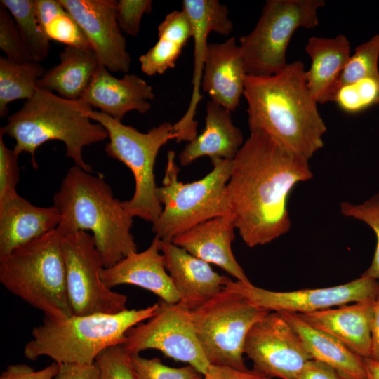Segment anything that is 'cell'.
<instances>
[{
	"label": "cell",
	"mask_w": 379,
	"mask_h": 379,
	"mask_svg": "<svg viewBox=\"0 0 379 379\" xmlns=\"http://www.w3.org/2000/svg\"><path fill=\"white\" fill-rule=\"evenodd\" d=\"M62 237L56 228L0 255L1 284L49 319L74 314L67 291Z\"/></svg>",
	"instance_id": "6"
},
{
	"label": "cell",
	"mask_w": 379,
	"mask_h": 379,
	"mask_svg": "<svg viewBox=\"0 0 379 379\" xmlns=\"http://www.w3.org/2000/svg\"><path fill=\"white\" fill-rule=\"evenodd\" d=\"M60 221L53 205L38 206L19 194L0 202V255L56 229Z\"/></svg>",
	"instance_id": "22"
},
{
	"label": "cell",
	"mask_w": 379,
	"mask_h": 379,
	"mask_svg": "<svg viewBox=\"0 0 379 379\" xmlns=\"http://www.w3.org/2000/svg\"><path fill=\"white\" fill-rule=\"evenodd\" d=\"M53 202L61 214L57 228L62 234L90 231L105 268L138 251L131 233L133 218L122 201L114 197L102 175H93L76 165L72 166L53 194Z\"/></svg>",
	"instance_id": "3"
},
{
	"label": "cell",
	"mask_w": 379,
	"mask_h": 379,
	"mask_svg": "<svg viewBox=\"0 0 379 379\" xmlns=\"http://www.w3.org/2000/svg\"><path fill=\"white\" fill-rule=\"evenodd\" d=\"M86 114L107 131L109 142L105 148L107 156L124 164L134 176L135 192L131 199L122 201L124 208L132 218L154 223L162 211L156 195L154 165L161 147L177 138L173 124L165 121L142 133L93 108Z\"/></svg>",
	"instance_id": "8"
},
{
	"label": "cell",
	"mask_w": 379,
	"mask_h": 379,
	"mask_svg": "<svg viewBox=\"0 0 379 379\" xmlns=\"http://www.w3.org/2000/svg\"><path fill=\"white\" fill-rule=\"evenodd\" d=\"M161 240L154 237L149 246L133 252L110 267L100 272L102 283L109 288L131 284L145 288L164 302H180V297L168 273L160 249Z\"/></svg>",
	"instance_id": "17"
},
{
	"label": "cell",
	"mask_w": 379,
	"mask_h": 379,
	"mask_svg": "<svg viewBox=\"0 0 379 379\" xmlns=\"http://www.w3.org/2000/svg\"><path fill=\"white\" fill-rule=\"evenodd\" d=\"M59 368L60 364L54 361L39 371L25 364H11L1 373L0 379H54Z\"/></svg>",
	"instance_id": "40"
},
{
	"label": "cell",
	"mask_w": 379,
	"mask_h": 379,
	"mask_svg": "<svg viewBox=\"0 0 379 379\" xmlns=\"http://www.w3.org/2000/svg\"><path fill=\"white\" fill-rule=\"evenodd\" d=\"M59 59V63L38 80L36 88L55 91L65 99H80L101 65L95 53L93 50L66 46Z\"/></svg>",
	"instance_id": "26"
},
{
	"label": "cell",
	"mask_w": 379,
	"mask_h": 379,
	"mask_svg": "<svg viewBox=\"0 0 379 379\" xmlns=\"http://www.w3.org/2000/svg\"><path fill=\"white\" fill-rule=\"evenodd\" d=\"M45 72L36 61L18 63L0 58V117L8 115L11 102L27 100L34 95L37 81Z\"/></svg>",
	"instance_id": "29"
},
{
	"label": "cell",
	"mask_w": 379,
	"mask_h": 379,
	"mask_svg": "<svg viewBox=\"0 0 379 379\" xmlns=\"http://www.w3.org/2000/svg\"><path fill=\"white\" fill-rule=\"evenodd\" d=\"M296 379H347L332 366L317 359L306 362Z\"/></svg>",
	"instance_id": "42"
},
{
	"label": "cell",
	"mask_w": 379,
	"mask_h": 379,
	"mask_svg": "<svg viewBox=\"0 0 379 379\" xmlns=\"http://www.w3.org/2000/svg\"><path fill=\"white\" fill-rule=\"evenodd\" d=\"M244 354L253 369L272 379H296L312 359L297 332L278 312H270L253 325L246 338Z\"/></svg>",
	"instance_id": "14"
},
{
	"label": "cell",
	"mask_w": 379,
	"mask_h": 379,
	"mask_svg": "<svg viewBox=\"0 0 379 379\" xmlns=\"http://www.w3.org/2000/svg\"><path fill=\"white\" fill-rule=\"evenodd\" d=\"M35 6L41 29L51 18L65 10L60 0H35Z\"/></svg>",
	"instance_id": "44"
},
{
	"label": "cell",
	"mask_w": 379,
	"mask_h": 379,
	"mask_svg": "<svg viewBox=\"0 0 379 379\" xmlns=\"http://www.w3.org/2000/svg\"><path fill=\"white\" fill-rule=\"evenodd\" d=\"M244 142L241 131L232 122V112L211 100L206 106L204 130L185 145L178 160L182 166L202 157L232 161Z\"/></svg>",
	"instance_id": "24"
},
{
	"label": "cell",
	"mask_w": 379,
	"mask_h": 379,
	"mask_svg": "<svg viewBox=\"0 0 379 379\" xmlns=\"http://www.w3.org/2000/svg\"><path fill=\"white\" fill-rule=\"evenodd\" d=\"M378 59L379 34L355 48L341 74L338 88L366 77L379 78Z\"/></svg>",
	"instance_id": "32"
},
{
	"label": "cell",
	"mask_w": 379,
	"mask_h": 379,
	"mask_svg": "<svg viewBox=\"0 0 379 379\" xmlns=\"http://www.w3.org/2000/svg\"><path fill=\"white\" fill-rule=\"evenodd\" d=\"M333 102L340 110L357 114L379 104V78L366 77L340 86Z\"/></svg>",
	"instance_id": "31"
},
{
	"label": "cell",
	"mask_w": 379,
	"mask_h": 379,
	"mask_svg": "<svg viewBox=\"0 0 379 379\" xmlns=\"http://www.w3.org/2000/svg\"><path fill=\"white\" fill-rule=\"evenodd\" d=\"M192 36V24L183 9L167 14L158 26V41L139 57L142 72L148 76H154L173 68Z\"/></svg>",
	"instance_id": "28"
},
{
	"label": "cell",
	"mask_w": 379,
	"mask_h": 379,
	"mask_svg": "<svg viewBox=\"0 0 379 379\" xmlns=\"http://www.w3.org/2000/svg\"><path fill=\"white\" fill-rule=\"evenodd\" d=\"M98 379H137L131 364L129 354L121 345L103 350L96 358Z\"/></svg>",
	"instance_id": "37"
},
{
	"label": "cell",
	"mask_w": 379,
	"mask_h": 379,
	"mask_svg": "<svg viewBox=\"0 0 379 379\" xmlns=\"http://www.w3.org/2000/svg\"><path fill=\"white\" fill-rule=\"evenodd\" d=\"M0 4L13 18L33 60H44L48 55L51 44L39 25L35 0H1Z\"/></svg>",
	"instance_id": "30"
},
{
	"label": "cell",
	"mask_w": 379,
	"mask_h": 379,
	"mask_svg": "<svg viewBox=\"0 0 379 379\" xmlns=\"http://www.w3.org/2000/svg\"><path fill=\"white\" fill-rule=\"evenodd\" d=\"M369 358L379 362V295L375 298L373 308Z\"/></svg>",
	"instance_id": "45"
},
{
	"label": "cell",
	"mask_w": 379,
	"mask_h": 379,
	"mask_svg": "<svg viewBox=\"0 0 379 379\" xmlns=\"http://www.w3.org/2000/svg\"><path fill=\"white\" fill-rule=\"evenodd\" d=\"M91 108L81 99H65L36 88L20 109L7 117V124L0 128V133L15 140L13 149L17 154L31 155L35 169L38 168L35 157L38 148L48 141L60 140L74 165L91 173V166L83 158V149L108 138L105 128L86 116V111Z\"/></svg>",
	"instance_id": "4"
},
{
	"label": "cell",
	"mask_w": 379,
	"mask_h": 379,
	"mask_svg": "<svg viewBox=\"0 0 379 379\" xmlns=\"http://www.w3.org/2000/svg\"><path fill=\"white\" fill-rule=\"evenodd\" d=\"M3 137L0 133V202L18 194L20 180L19 155L5 145Z\"/></svg>",
	"instance_id": "38"
},
{
	"label": "cell",
	"mask_w": 379,
	"mask_h": 379,
	"mask_svg": "<svg viewBox=\"0 0 379 379\" xmlns=\"http://www.w3.org/2000/svg\"><path fill=\"white\" fill-rule=\"evenodd\" d=\"M165 267L180 295V302L192 310L224 289L228 277L213 270L209 263L171 241H161Z\"/></svg>",
	"instance_id": "20"
},
{
	"label": "cell",
	"mask_w": 379,
	"mask_h": 379,
	"mask_svg": "<svg viewBox=\"0 0 379 379\" xmlns=\"http://www.w3.org/2000/svg\"><path fill=\"white\" fill-rule=\"evenodd\" d=\"M175 157L174 151L168 152L163 185L156 191L162 211L152 224V231L154 237L163 241H171L208 220L232 215L227 190L232 161L211 160L213 169L206 176L183 183L178 180Z\"/></svg>",
	"instance_id": "7"
},
{
	"label": "cell",
	"mask_w": 379,
	"mask_h": 379,
	"mask_svg": "<svg viewBox=\"0 0 379 379\" xmlns=\"http://www.w3.org/2000/svg\"><path fill=\"white\" fill-rule=\"evenodd\" d=\"M374 300L298 314L308 324L335 338L357 355L369 358Z\"/></svg>",
	"instance_id": "23"
},
{
	"label": "cell",
	"mask_w": 379,
	"mask_h": 379,
	"mask_svg": "<svg viewBox=\"0 0 379 379\" xmlns=\"http://www.w3.org/2000/svg\"><path fill=\"white\" fill-rule=\"evenodd\" d=\"M152 9L151 0H119L117 1V19L121 30L135 37L144 14Z\"/></svg>",
	"instance_id": "39"
},
{
	"label": "cell",
	"mask_w": 379,
	"mask_h": 379,
	"mask_svg": "<svg viewBox=\"0 0 379 379\" xmlns=\"http://www.w3.org/2000/svg\"><path fill=\"white\" fill-rule=\"evenodd\" d=\"M0 49L6 58L18 63L34 61L9 11L0 4Z\"/></svg>",
	"instance_id": "36"
},
{
	"label": "cell",
	"mask_w": 379,
	"mask_h": 379,
	"mask_svg": "<svg viewBox=\"0 0 379 379\" xmlns=\"http://www.w3.org/2000/svg\"><path fill=\"white\" fill-rule=\"evenodd\" d=\"M67 291L75 315L113 314L126 310V295L102 281L103 262L91 234L77 231L62 239Z\"/></svg>",
	"instance_id": "11"
},
{
	"label": "cell",
	"mask_w": 379,
	"mask_h": 379,
	"mask_svg": "<svg viewBox=\"0 0 379 379\" xmlns=\"http://www.w3.org/2000/svg\"><path fill=\"white\" fill-rule=\"evenodd\" d=\"M156 313L131 328L121 347L129 354L154 349L174 360L185 362L204 375L210 366L196 335L190 310L180 302L160 301Z\"/></svg>",
	"instance_id": "12"
},
{
	"label": "cell",
	"mask_w": 379,
	"mask_h": 379,
	"mask_svg": "<svg viewBox=\"0 0 379 379\" xmlns=\"http://www.w3.org/2000/svg\"><path fill=\"white\" fill-rule=\"evenodd\" d=\"M305 49L312 61L310 69L306 71L310 91L318 104L332 101L350 57L347 38L343 34L333 38L312 36Z\"/></svg>",
	"instance_id": "25"
},
{
	"label": "cell",
	"mask_w": 379,
	"mask_h": 379,
	"mask_svg": "<svg viewBox=\"0 0 379 379\" xmlns=\"http://www.w3.org/2000/svg\"><path fill=\"white\" fill-rule=\"evenodd\" d=\"M224 288L241 295L253 305L278 312L309 313L375 298L379 295L378 281L361 275L348 283L332 287L273 291L251 282L227 279Z\"/></svg>",
	"instance_id": "13"
},
{
	"label": "cell",
	"mask_w": 379,
	"mask_h": 379,
	"mask_svg": "<svg viewBox=\"0 0 379 379\" xmlns=\"http://www.w3.org/2000/svg\"><path fill=\"white\" fill-rule=\"evenodd\" d=\"M154 98L152 87L139 76L125 74L118 79L100 65L80 99L100 112L121 121L131 111L147 113Z\"/></svg>",
	"instance_id": "18"
},
{
	"label": "cell",
	"mask_w": 379,
	"mask_h": 379,
	"mask_svg": "<svg viewBox=\"0 0 379 379\" xmlns=\"http://www.w3.org/2000/svg\"><path fill=\"white\" fill-rule=\"evenodd\" d=\"M313 176L309 161L253 130L232 160L227 185L236 229L250 248L286 234L291 222L288 196Z\"/></svg>",
	"instance_id": "1"
},
{
	"label": "cell",
	"mask_w": 379,
	"mask_h": 379,
	"mask_svg": "<svg viewBox=\"0 0 379 379\" xmlns=\"http://www.w3.org/2000/svg\"><path fill=\"white\" fill-rule=\"evenodd\" d=\"M324 0H268L254 29L239 39L246 74L270 76L288 65L286 50L294 32L319 25Z\"/></svg>",
	"instance_id": "10"
},
{
	"label": "cell",
	"mask_w": 379,
	"mask_h": 379,
	"mask_svg": "<svg viewBox=\"0 0 379 379\" xmlns=\"http://www.w3.org/2000/svg\"><path fill=\"white\" fill-rule=\"evenodd\" d=\"M129 357L137 379H201L203 376L189 364L173 368L164 364L157 357L148 359L140 354H129Z\"/></svg>",
	"instance_id": "34"
},
{
	"label": "cell",
	"mask_w": 379,
	"mask_h": 379,
	"mask_svg": "<svg viewBox=\"0 0 379 379\" xmlns=\"http://www.w3.org/2000/svg\"><path fill=\"white\" fill-rule=\"evenodd\" d=\"M88 39L99 63L127 73L131 58L117 19L115 0H60Z\"/></svg>",
	"instance_id": "15"
},
{
	"label": "cell",
	"mask_w": 379,
	"mask_h": 379,
	"mask_svg": "<svg viewBox=\"0 0 379 379\" xmlns=\"http://www.w3.org/2000/svg\"><path fill=\"white\" fill-rule=\"evenodd\" d=\"M182 6V9L188 15L193 27V88L189 107L181 119L173 124V128L177 135V142H189L197 136L198 123L195 116L197 106L203 98L200 93V86L208 45V35L214 32L227 36L232 32L234 25L229 18L227 6L218 0H184Z\"/></svg>",
	"instance_id": "16"
},
{
	"label": "cell",
	"mask_w": 379,
	"mask_h": 379,
	"mask_svg": "<svg viewBox=\"0 0 379 379\" xmlns=\"http://www.w3.org/2000/svg\"><path fill=\"white\" fill-rule=\"evenodd\" d=\"M366 379H379V362L370 358L363 359Z\"/></svg>",
	"instance_id": "46"
},
{
	"label": "cell",
	"mask_w": 379,
	"mask_h": 379,
	"mask_svg": "<svg viewBox=\"0 0 379 379\" xmlns=\"http://www.w3.org/2000/svg\"><path fill=\"white\" fill-rule=\"evenodd\" d=\"M341 213L350 218L361 220L368 225L376 237V247L372 262L362 274L379 280V190L361 204L341 203Z\"/></svg>",
	"instance_id": "33"
},
{
	"label": "cell",
	"mask_w": 379,
	"mask_h": 379,
	"mask_svg": "<svg viewBox=\"0 0 379 379\" xmlns=\"http://www.w3.org/2000/svg\"><path fill=\"white\" fill-rule=\"evenodd\" d=\"M250 131H260L307 160L324 146L326 126L310 91L305 65L288 63L270 76L245 78Z\"/></svg>",
	"instance_id": "2"
},
{
	"label": "cell",
	"mask_w": 379,
	"mask_h": 379,
	"mask_svg": "<svg viewBox=\"0 0 379 379\" xmlns=\"http://www.w3.org/2000/svg\"><path fill=\"white\" fill-rule=\"evenodd\" d=\"M270 312L225 288L190 310L193 327L210 364L247 369L244 359L246 338Z\"/></svg>",
	"instance_id": "9"
},
{
	"label": "cell",
	"mask_w": 379,
	"mask_h": 379,
	"mask_svg": "<svg viewBox=\"0 0 379 379\" xmlns=\"http://www.w3.org/2000/svg\"><path fill=\"white\" fill-rule=\"evenodd\" d=\"M159 302L113 314L75 315L66 319L44 317L33 328L24 355L34 361L48 357L59 364H92L105 349L121 345L127 332L154 315Z\"/></svg>",
	"instance_id": "5"
},
{
	"label": "cell",
	"mask_w": 379,
	"mask_h": 379,
	"mask_svg": "<svg viewBox=\"0 0 379 379\" xmlns=\"http://www.w3.org/2000/svg\"><path fill=\"white\" fill-rule=\"evenodd\" d=\"M281 313L297 332L312 359L332 366L347 379H366L363 358L335 338L308 324L298 313Z\"/></svg>",
	"instance_id": "27"
},
{
	"label": "cell",
	"mask_w": 379,
	"mask_h": 379,
	"mask_svg": "<svg viewBox=\"0 0 379 379\" xmlns=\"http://www.w3.org/2000/svg\"><path fill=\"white\" fill-rule=\"evenodd\" d=\"M235 229L232 215L218 216L195 225L171 242L191 255L218 265L237 281L251 282L232 250Z\"/></svg>",
	"instance_id": "21"
},
{
	"label": "cell",
	"mask_w": 379,
	"mask_h": 379,
	"mask_svg": "<svg viewBox=\"0 0 379 379\" xmlns=\"http://www.w3.org/2000/svg\"><path fill=\"white\" fill-rule=\"evenodd\" d=\"M201 379H272L255 370H239L227 366L210 364Z\"/></svg>",
	"instance_id": "41"
},
{
	"label": "cell",
	"mask_w": 379,
	"mask_h": 379,
	"mask_svg": "<svg viewBox=\"0 0 379 379\" xmlns=\"http://www.w3.org/2000/svg\"><path fill=\"white\" fill-rule=\"evenodd\" d=\"M246 75L235 37L208 44L201 86L212 102L231 112L235 111L244 95Z\"/></svg>",
	"instance_id": "19"
},
{
	"label": "cell",
	"mask_w": 379,
	"mask_h": 379,
	"mask_svg": "<svg viewBox=\"0 0 379 379\" xmlns=\"http://www.w3.org/2000/svg\"><path fill=\"white\" fill-rule=\"evenodd\" d=\"M99 373L95 363L92 364H60L54 379H98Z\"/></svg>",
	"instance_id": "43"
},
{
	"label": "cell",
	"mask_w": 379,
	"mask_h": 379,
	"mask_svg": "<svg viewBox=\"0 0 379 379\" xmlns=\"http://www.w3.org/2000/svg\"><path fill=\"white\" fill-rule=\"evenodd\" d=\"M49 40L84 50H93L85 34L66 9L51 18L42 27Z\"/></svg>",
	"instance_id": "35"
}]
</instances>
